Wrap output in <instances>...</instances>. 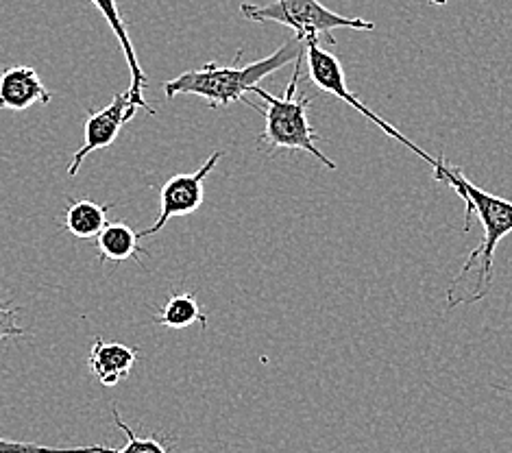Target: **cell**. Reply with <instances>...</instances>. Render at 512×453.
<instances>
[{
	"mask_svg": "<svg viewBox=\"0 0 512 453\" xmlns=\"http://www.w3.org/2000/svg\"><path fill=\"white\" fill-rule=\"evenodd\" d=\"M434 177L436 181H443L449 188H454L458 197L465 201V207H467L465 229H469L471 214L478 216L484 227L482 244L469 253L465 266H462V271L454 279V284H451L447 290V292H454L460 284H465L471 273H475L473 288L460 299V305L475 303L489 295L491 284H493L497 244L502 242L508 234H512V201L495 197V194H489L482 188L473 186V183L462 175L460 168L445 162V157H441V164H438V168H434Z\"/></svg>",
	"mask_w": 512,
	"mask_h": 453,
	"instance_id": "6da1fadb",
	"label": "cell"
},
{
	"mask_svg": "<svg viewBox=\"0 0 512 453\" xmlns=\"http://www.w3.org/2000/svg\"><path fill=\"white\" fill-rule=\"evenodd\" d=\"M103 445L92 447H46L35 443H18V440L0 438V453H101Z\"/></svg>",
	"mask_w": 512,
	"mask_h": 453,
	"instance_id": "9a60e30c",
	"label": "cell"
},
{
	"mask_svg": "<svg viewBox=\"0 0 512 453\" xmlns=\"http://www.w3.org/2000/svg\"><path fill=\"white\" fill-rule=\"evenodd\" d=\"M107 210H112V205H99L90 199L72 201L64 212V229L79 240L99 238V234L109 223Z\"/></svg>",
	"mask_w": 512,
	"mask_h": 453,
	"instance_id": "7c38bea8",
	"label": "cell"
},
{
	"mask_svg": "<svg viewBox=\"0 0 512 453\" xmlns=\"http://www.w3.org/2000/svg\"><path fill=\"white\" fill-rule=\"evenodd\" d=\"M223 151H216L210 157L205 159V164L194 170V173L186 175H175L170 177L162 190H160V216L153 223V227L140 231V238H149L160 234V231L168 225V220L181 218V216H190L199 210L205 201V177L214 173L216 164L221 162Z\"/></svg>",
	"mask_w": 512,
	"mask_h": 453,
	"instance_id": "8992f818",
	"label": "cell"
},
{
	"mask_svg": "<svg viewBox=\"0 0 512 453\" xmlns=\"http://www.w3.org/2000/svg\"><path fill=\"white\" fill-rule=\"evenodd\" d=\"M138 362V353L133 347L123 345V342H107L96 338L90 347L88 364L92 375L99 379V384L105 388H114L123 384L129 377L131 369Z\"/></svg>",
	"mask_w": 512,
	"mask_h": 453,
	"instance_id": "30bf717a",
	"label": "cell"
},
{
	"mask_svg": "<svg viewBox=\"0 0 512 453\" xmlns=\"http://www.w3.org/2000/svg\"><path fill=\"white\" fill-rule=\"evenodd\" d=\"M96 251L103 262H127L131 257L144 255L140 247V236L123 220H112L96 238Z\"/></svg>",
	"mask_w": 512,
	"mask_h": 453,
	"instance_id": "8fae6325",
	"label": "cell"
},
{
	"mask_svg": "<svg viewBox=\"0 0 512 453\" xmlns=\"http://www.w3.org/2000/svg\"><path fill=\"white\" fill-rule=\"evenodd\" d=\"M18 314L20 308H14L9 301L0 303V342L27 334V329L18 325Z\"/></svg>",
	"mask_w": 512,
	"mask_h": 453,
	"instance_id": "2e32d148",
	"label": "cell"
},
{
	"mask_svg": "<svg viewBox=\"0 0 512 453\" xmlns=\"http://www.w3.org/2000/svg\"><path fill=\"white\" fill-rule=\"evenodd\" d=\"M138 105H133L127 92H118L112 103L105 105L99 112H90L85 118V133H83V146L72 157L68 166V175L77 177L79 168L83 166L85 157L94 151L107 149L118 138V133L123 131L127 122L138 114Z\"/></svg>",
	"mask_w": 512,
	"mask_h": 453,
	"instance_id": "52a82bcc",
	"label": "cell"
},
{
	"mask_svg": "<svg viewBox=\"0 0 512 453\" xmlns=\"http://www.w3.org/2000/svg\"><path fill=\"white\" fill-rule=\"evenodd\" d=\"M114 416V423L118 425V430L127 436V445L125 447H101V453H170L168 447L162 443L157 434L149 436V438H140L136 432L131 430V427L123 421V416L114 408L112 410Z\"/></svg>",
	"mask_w": 512,
	"mask_h": 453,
	"instance_id": "5bb4252c",
	"label": "cell"
},
{
	"mask_svg": "<svg viewBox=\"0 0 512 453\" xmlns=\"http://www.w3.org/2000/svg\"><path fill=\"white\" fill-rule=\"evenodd\" d=\"M306 64H308V77L310 81L319 88L321 92H327L336 96V99L345 101L349 107L356 109L358 114H362L367 120H371L375 127H380L386 136H390L393 140H397L399 144H404L406 149H410L414 155L425 159V164H430L432 168H438L441 164V157H432L428 151H423L421 146H417L414 142H410L404 133L397 131L393 125H390L388 120H384L382 116H377L371 107L364 105L356 94L349 90L347 85V77H345V70L343 64H340L338 57L334 53L325 51L321 46V42H306Z\"/></svg>",
	"mask_w": 512,
	"mask_h": 453,
	"instance_id": "5b68a950",
	"label": "cell"
},
{
	"mask_svg": "<svg viewBox=\"0 0 512 453\" xmlns=\"http://www.w3.org/2000/svg\"><path fill=\"white\" fill-rule=\"evenodd\" d=\"M155 323L168 329H188L199 325L207 327V316L201 310V303L190 292H173L164 303V308L155 314Z\"/></svg>",
	"mask_w": 512,
	"mask_h": 453,
	"instance_id": "4fadbf2b",
	"label": "cell"
},
{
	"mask_svg": "<svg viewBox=\"0 0 512 453\" xmlns=\"http://www.w3.org/2000/svg\"><path fill=\"white\" fill-rule=\"evenodd\" d=\"M90 3L101 11V16L109 24V29H112L114 35H116V40L120 44V51H123V55H125V61L129 66V75H131V88L127 90L131 103L138 105L140 109H146V114H149V116H155L157 112L144 99V90L149 88V79H146L144 70L140 66L136 46H133L127 24H125L123 16H120L118 3H116V0H90Z\"/></svg>",
	"mask_w": 512,
	"mask_h": 453,
	"instance_id": "ba28073f",
	"label": "cell"
},
{
	"mask_svg": "<svg viewBox=\"0 0 512 453\" xmlns=\"http://www.w3.org/2000/svg\"><path fill=\"white\" fill-rule=\"evenodd\" d=\"M303 57L306 55H301L295 61V72H292L284 96L266 92L260 85H253L251 88L253 94H258L262 101H266V107H260V114L264 116V129L258 138V146L266 151L268 157H273L277 151L310 153L312 157L319 159L325 168L336 170V162H332V159L316 146V142H319V133L314 131L308 118L312 96H299V99L295 96L301 79Z\"/></svg>",
	"mask_w": 512,
	"mask_h": 453,
	"instance_id": "3957f363",
	"label": "cell"
},
{
	"mask_svg": "<svg viewBox=\"0 0 512 453\" xmlns=\"http://www.w3.org/2000/svg\"><path fill=\"white\" fill-rule=\"evenodd\" d=\"M428 3H432V5H445L447 0H428Z\"/></svg>",
	"mask_w": 512,
	"mask_h": 453,
	"instance_id": "e0dca14e",
	"label": "cell"
},
{
	"mask_svg": "<svg viewBox=\"0 0 512 453\" xmlns=\"http://www.w3.org/2000/svg\"><path fill=\"white\" fill-rule=\"evenodd\" d=\"M301 55H306V42L299 40L297 35H292L275 53L264 59L251 61V64L240 66L238 53L234 66H218L210 61V64H205L199 70L181 72L179 77L164 83V94L166 99H175L179 94L201 96L212 109L229 107L234 103L247 105L245 94L251 92L253 85H260L262 79L271 77L273 72L297 61Z\"/></svg>",
	"mask_w": 512,
	"mask_h": 453,
	"instance_id": "7a4b0ae2",
	"label": "cell"
},
{
	"mask_svg": "<svg viewBox=\"0 0 512 453\" xmlns=\"http://www.w3.org/2000/svg\"><path fill=\"white\" fill-rule=\"evenodd\" d=\"M53 94L31 66H11L0 75V109L24 112L33 105H48Z\"/></svg>",
	"mask_w": 512,
	"mask_h": 453,
	"instance_id": "9c48e42d",
	"label": "cell"
},
{
	"mask_svg": "<svg viewBox=\"0 0 512 453\" xmlns=\"http://www.w3.org/2000/svg\"><path fill=\"white\" fill-rule=\"evenodd\" d=\"M240 14L251 22H277L295 31L303 42H321L336 44L332 31L353 29V31H373L375 24L362 18H347L334 14L321 0H273L268 5L242 3Z\"/></svg>",
	"mask_w": 512,
	"mask_h": 453,
	"instance_id": "277c9868",
	"label": "cell"
}]
</instances>
